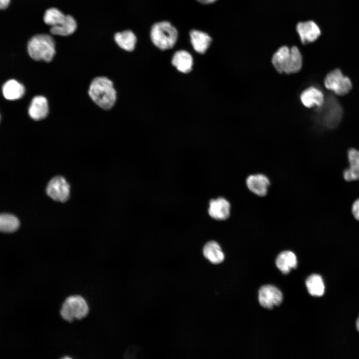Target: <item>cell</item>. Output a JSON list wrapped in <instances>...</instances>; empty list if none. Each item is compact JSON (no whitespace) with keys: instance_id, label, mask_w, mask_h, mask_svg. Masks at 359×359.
<instances>
[{"instance_id":"cell-1","label":"cell","mask_w":359,"mask_h":359,"mask_svg":"<svg viewBox=\"0 0 359 359\" xmlns=\"http://www.w3.org/2000/svg\"><path fill=\"white\" fill-rule=\"evenodd\" d=\"M88 94L92 101L99 107L109 110L116 100V92L113 83L104 76L97 77L92 81Z\"/></svg>"},{"instance_id":"cell-2","label":"cell","mask_w":359,"mask_h":359,"mask_svg":"<svg viewBox=\"0 0 359 359\" xmlns=\"http://www.w3.org/2000/svg\"><path fill=\"white\" fill-rule=\"evenodd\" d=\"M272 63L277 72L287 74L296 73L302 67V56L296 46H283L273 54Z\"/></svg>"},{"instance_id":"cell-3","label":"cell","mask_w":359,"mask_h":359,"mask_svg":"<svg viewBox=\"0 0 359 359\" xmlns=\"http://www.w3.org/2000/svg\"><path fill=\"white\" fill-rule=\"evenodd\" d=\"M27 51L30 57L35 60L50 62L56 53L55 41L50 35L36 34L29 40Z\"/></svg>"},{"instance_id":"cell-4","label":"cell","mask_w":359,"mask_h":359,"mask_svg":"<svg viewBox=\"0 0 359 359\" xmlns=\"http://www.w3.org/2000/svg\"><path fill=\"white\" fill-rule=\"evenodd\" d=\"M178 37L176 28L167 21L155 23L151 27L150 37L153 43L162 50L172 48Z\"/></svg>"},{"instance_id":"cell-5","label":"cell","mask_w":359,"mask_h":359,"mask_svg":"<svg viewBox=\"0 0 359 359\" xmlns=\"http://www.w3.org/2000/svg\"><path fill=\"white\" fill-rule=\"evenodd\" d=\"M89 312V307L85 299L80 295L68 297L64 301L60 310L61 317L67 322L85 318Z\"/></svg>"},{"instance_id":"cell-6","label":"cell","mask_w":359,"mask_h":359,"mask_svg":"<svg viewBox=\"0 0 359 359\" xmlns=\"http://www.w3.org/2000/svg\"><path fill=\"white\" fill-rule=\"evenodd\" d=\"M320 123L328 128H334L342 120L343 109L338 101L333 97L326 99L323 105L317 108Z\"/></svg>"},{"instance_id":"cell-7","label":"cell","mask_w":359,"mask_h":359,"mask_svg":"<svg viewBox=\"0 0 359 359\" xmlns=\"http://www.w3.org/2000/svg\"><path fill=\"white\" fill-rule=\"evenodd\" d=\"M324 83L327 89L338 96L347 95L353 88L350 78L338 68L332 70L327 74Z\"/></svg>"},{"instance_id":"cell-8","label":"cell","mask_w":359,"mask_h":359,"mask_svg":"<svg viewBox=\"0 0 359 359\" xmlns=\"http://www.w3.org/2000/svg\"><path fill=\"white\" fill-rule=\"evenodd\" d=\"M46 191L47 195L52 199L64 202L69 197L70 186L64 178L56 176L49 181Z\"/></svg>"},{"instance_id":"cell-9","label":"cell","mask_w":359,"mask_h":359,"mask_svg":"<svg viewBox=\"0 0 359 359\" xmlns=\"http://www.w3.org/2000/svg\"><path fill=\"white\" fill-rule=\"evenodd\" d=\"M258 300L263 307L271 309L281 304L283 295L276 287L271 285H264L259 290Z\"/></svg>"},{"instance_id":"cell-10","label":"cell","mask_w":359,"mask_h":359,"mask_svg":"<svg viewBox=\"0 0 359 359\" xmlns=\"http://www.w3.org/2000/svg\"><path fill=\"white\" fill-rule=\"evenodd\" d=\"M296 30L303 44L315 41L321 32L319 26L312 20L299 22L296 25Z\"/></svg>"},{"instance_id":"cell-11","label":"cell","mask_w":359,"mask_h":359,"mask_svg":"<svg viewBox=\"0 0 359 359\" xmlns=\"http://www.w3.org/2000/svg\"><path fill=\"white\" fill-rule=\"evenodd\" d=\"M302 104L306 108L316 107L318 108L324 104L325 98L323 92L319 88L311 86L304 89L300 96Z\"/></svg>"},{"instance_id":"cell-12","label":"cell","mask_w":359,"mask_h":359,"mask_svg":"<svg viewBox=\"0 0 359 359\" xmlns=\"http://www.w3.org/2000/svg\"><path fill=\"white\" fill-rule=\"evenodd\" d=\"M230 208L229 202L225 198L220 197L210 200L208 214L214 219L226 220L230 216Z\"/></svg>"},{"instance_id":"cell-13","label":"cell","mask_w":359,"mask_h":359,"mask_svg":"<svg viewBox=\"0 0 359 359\" xmlns=\"http://www.w3.org/2000/svg\"><path fill=\"white\" fill-rule=\"evenodd\" d=\"M246 183L250 191L258 196H264L267 193L270 182L265 175L258 174L249 176Z\"/></svg>"},{"instance_id":"cell-14","label":"cell","mask_w":359,"mask_h":359,"mask_svg":"<svg viewBox=\"0 0 359 359\" xmlns=\"http://www.w3.org/2000/svg\"><path fill=\"white\" fill-rule=\"evenodd\" d=\"M49 106L47 99L43 96H35L28 108V114L34 120L38 121L47 117Z\"/></svg>"},{"instance_id":"cell-15","label":"cell","mask_w":359,"mask_h":359,"mask_svg":"<svg viewBox=\"0 0 359 359\" xmlns=\"http://www.w3.org/2000/svg\"><path fill=\"white\" fill-rule=\"evenodd\" d=\"M349 167L344 171L343 176L347 181L359 180V151L351 148L348 151Z\"/></svg>"},{"instance_id":"cell-16","label":"cell","mask_w":359,"mask_h":359,"mask_svg":"<svg viewBox=\"0 0 359 359\" xmlns=\"http://www.w3.org/2000/svg\"><path fill=\"white\" fill-rule=\"evenodd\" d=\"M189 36L194 50L200 54L206 51L212 41L211 37L207 33L200 30H191Z\"/></svg>"},{"instance_id":"cell-17","label":"cell","mask_w":359,"mask_h":359,"mask_svg":"<svg viewBox=\"0 0 359 359\" xmlns=\"http://www.w3.org/2000/svg\"><path fill=\"white\" fill-rule=\"evenodd\" d=\"M297 259L295 254L291 251H284L277 257L276 265L283 274L289 273L291 269L297 266Z\"/></svg>"},{"instance_id":"cell-18","label":"cell","mask_w":359,"mask_h":359,"mask_svg":"<svg viewBox=\"0 0 359 359\" xmlns=\"http://www.w3.org/2000/svg\"><path fill=\"white\" fill-rule=\"evenodd\" d=\"M172 63L179 71L187 73L192 69L193 59L188 52L180 50L175 53Z\"/></svg>"},{"instance_id":"cell-19","label":"cell","mask_w":359,"mask_h":359,"mask_svg":"<svg viewBox=\"0 0 359 359\" xmlns=\"http://www.w3.org/2000/svg\"><path fill=\"white\" fill-rule=\"evenodd\" d=\"M4 98L9 100H15L21 98L24 94V86L14 79L7 81L2 87Z\"/></svg>"},{"instance_id":"cell-20","label":"cell","mask_w":359,"mask_h":359,"mask_svg":"<svg viewBox=\"0 0 359 359\" xmlns=\"http://www.w3.org/2000/svg\"><path fill=\"white\" fill-rule=\"evenodd\" d=\"M204 257L213 264L222 262L224 259V255L219 244L215 241L207 242L203 248Z\"/></svg>"},{"instance_id":"cell-21","label":"cell","mask_w":359,"mask_h":359,"mask_svg":"<svg viewBox=\"0 0 359 359\" xmlns=\"http://www.w3.org/2000/svg\"><path fill=\"white\" fill-rule=\"evenodd\" d=\"M114 40L120 47L127 51H132L137 42L135 34L130 30L116 33L114 35Z\"/></svg>"},{"instance_id":"cell-22","label":"cell","mask_w":359,"mask_h":359,"mask_svg":"<svg viewBox=\"0 0 359 359\" xmlns=\"http://www.w3.org/2000/svg\"><path fill=\"white\" fill-rule=\"evenodd\" d=\"M77 28V22L70 15H67L65 22L61 25L51 27L50 31L53 35L68 36L73 33Z\"/></svg>"},{"instance_id":"cell-23","label":"cell","mask_w":359,"mask_h":359,"mask_svg":"<svg viewBox=\"0 0 359 359\" xmlns=\"http://www.w3.org/2000/svg\"><path fill=\"white\" fill-rule=\"evenodd\" d=\"M306 285L309 294L313 296L320 297L325 292V286L322 277L318 274H313L308 277Z\"/></svg>"},{"instance_id":"cell-24","label":"cell","mask_w":359,"mask_h":359,"mask_svg":"<svg viewBox=\"0 0 359 359\" xmlns=\"http://www.w3.org/2000/svg\"><path fill=\"white\" fill-rule=\"evenodd\" d=\"M66 17L67 15L59 9L52 7L45 11L43 19L46 24L52 27L61 25L65 21Z\"/></svg>"},{"instance_id":"cell-25","label":"cell","mask_w":359,"mask_h":359,"mask_svg":"<svg viewBox=\"0 0 359 359\" xmlns=\"http://www.w3.org/2000/svg\"><path fill=\"white\" fill-rule=\"evenodd\" d=\"M19 222L14 215L10 214H0V231L11 232L19 227Z\"/></svg>"},{"instance_id":"cell-26","label":"cell","mask_w":359,"mask_h":359,"mask_svg":"<svg viewBox=\"0 0 359 359\" xmlns=\"http://www.w3.org/2000/svg\"><path fill=\"white\" fill-rule=\"evenodd\" d=\"M352 212L355 219L359 221V198L353 204Z\"/></svg>"},{"instance_id":"cell-27","label":"cell","mask_w":359,"mask_h":359,"mask_svg":"<svg viewBox=\"0 0 359 359\" xmlns=\"http://www.w3.org/2000/svg\"><path fill=\"white\" fill-rule=\"evenodd\" d=\"M10 0H0V9L6 8L9 4Z\"/></svg>"},{"instance_id":"cell-28","label":"cell","mask_w":359,"mask_h":359,"mask_svg":"<svg viewBox=\"0 0 359 359\" xmlns=\"http://www.w3.org/2000/svg\"><path fill=\"white\" fill-rule=\"evenodd\" d=\"M196 0L200 3L204 4H208L212 3L214 2H215L217 0Z\"/></svg>"},{"instance_id":"cell-29","label":"cell","mask_w":359,"mask_h":359,"mask_svg":"<svg viewBox=\"0 0 359 359\" xmlns=\"http://www.w3.org/2000/svg\"><path fill=\"white\" fill-rule=\"evenodd\" d=\"M356 327L358 331L359 332V316L357 320Z\"/></svg>"},{"instance_id":"cell-30","label":"cell","mask_w":359,"mask_h":359,"mask_svg":"<svg viewBox=\"0 0 359 359\" xmlns=\"http://www.w3.org/2000/svg\"></svg>"}]
</instances>
